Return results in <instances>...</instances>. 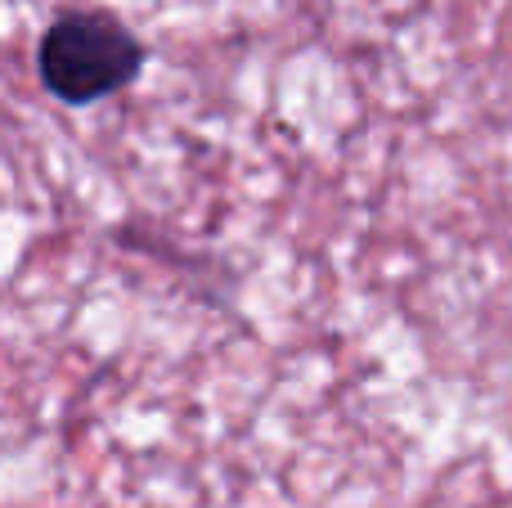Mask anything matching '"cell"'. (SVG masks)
<instances>
[{
	"label": "cell",
	"mask_w": 512,
	"mask_h": 508,
	"mask_svg": "<svg viewBox=\"0 0 512 508\" xmlns=\"http://www.w3.org/2000/svg\"><path fill=\"white\" fill-rule=\"evenodd\" d=\"M144 68V45L113 14H63L36 45V72L54 99L81 108L131 86Z\"/></svg>",
	"instance_id": "cell-1"
}]
</instances>
